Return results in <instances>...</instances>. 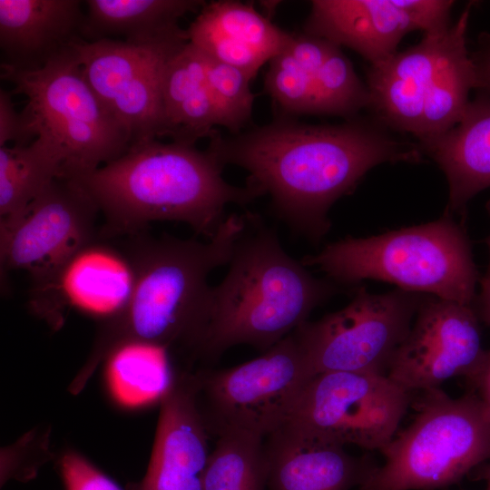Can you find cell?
I'll use <instances>...</instances> for the list:
<instances>
[{
	"mask_svg": "<svg viewBox=\"0 0 490 490\" xmlns=\"http://www.w3.org/2000/svg\"><path fill=\"white\" fill-rule=\"evenodd\" d=\"M313 376L295 331L250 361L198 372L197 402L208 432L266 437L290 418Z\"/></svg>",
	"mask_w": 490,
	"mask_h": 490,
	"instance_id": "obj_8",
	"label": "cell"
},
{
	"mask_svg": "<svg viewBox=\"0 0 490 490\" xmlns=\"http://www.w3.org/2000/svg\"><path fill=\"white\" fill-rule=\"evenodd\" d=\"M387 375L336 371L313 376L289 419L342 446L381 451L412 401Z\"/></svg>",
	"mask_w": 490,
	"mask_h": 490,
	"instance_id": "obj_10",
	"label": "cell"
},
{
	"mask_svg": "<svg viewBox=\"0 0 490 490\" xmlns=\"http://www.w3.org/2000/svg\"><path fill=\"white\" fill-rule=\"evenodd\" d=\"M485 208H486L487 212L490 215V200L486 202ZM485 244L489 251V262H488L487 270L485 276L490 278V235L485 239Z\"/></svg>",
	"mask_w": 490,
	"mask_h": 490,
	"instance_id": "obj_37",
	"label": "cell"
},
{
	"mask_svg": "<svg viewBox=\"0 0 490 490\" xmlns=\"http://www.w3.org/2000/svg\"><path fill=\"white\" fill-rule=\"evenodd\" d=\"M12 94L11 91H0V147L8 142L24 145L36 138L31 132L23 113L15 109Z\"/></svg>",
	"mask_w": 490,
	"mask_h": 490,
	"instance_id": "obj_32",
	"label": "cell"
},
{
	"mask_svg": "<svg viewBox=\"0 0 490 490\" xmlns=\"http://www.w3.org/2000/svg\"><path fill=\"white\" fill-rule=\"evenodd\" d=\"M470 5L446 31L426 97L417 137L422 144L441 136L460 122L470 102L469 93L475 89V67L466 45Z\"/></svg>",
	"mask_w": 490,
	"mask_h": 490,
	"instance_id": "obj_24",
	"label": "cell"
},
{
	"mask_svg": "<svg viewBox=\"0 0 490 490\" xmlns=\"http://www.w3.org/2000/svg\"><path fill=\"white\" fill-rule=\"evenodd\" d=\"M208 433L198 407L195 375L174 376L161 400L146 474L129 490H203L211 452Z\"/></svg>",
	"mask_w": 490,
	"mask_h": 490,
	"instance_id": "obj_15",
	"label": "cell"
},
{
	"mask_svg": "<svg viewBox=\"0 0 490 490\" xmlns=\"http://www.w3.org/2000/svg\"><path fill=\"white\" fill-rule=\"evenodd\" d=\"M64 156L52 136L39 132L28 144L0 147V221L21 213L55 179Z\"/></svg>",
	"mask_w": 490,
	"mask_h": 490,
	"instance_id": "obj_25",
	"label": "cell"
},
{
	"mask_svg": "<svg viewBox=\"0 0 490 490\" xmlns=\"http://www.w3.org/2000/svg\"><path fill=\"white\" fill-rule=\"evenodd\" d=\"M106 380L122 406L139 407L162 400L173 381L169 349L143 341H126L106 356Z\"/></svg>",
	"mask_w": 490,
	"mask_h": 490,
	"instance_id": "obj_26",
	"label": "cell"
},
{
	"mask_svg": "<svg viewBox=\"0 0 490 490\" xmlns=\"http://www.w3.org/2000/svg\"><path fill=\"white\" fill-rule=\"evenodd\" d=\"M83 31L86 42L122 38L128 44L148 45L187 34L178 21L200 12V0H88Z\"/></svg>",
	"mask_w": 490,
	"mask_h": 490,
	"instance_id": "obj_22",
	"label": "cell"
},
{
	"mask_svg": "<svg viewBox=\"0 0 490 490\" xmlns=\"http://www.w3.org/2000/svg\"><path fill=\"white\" fill-rule=\"evenodd\" d=\"M300 261L338 286L381 280L467 306L474 305L480 280L468 236L446 211L428 223L341 239Z\"/></svg>",
	"mask_w": 490,
	"mask_h": 490,
	"instance_id": "obj_5",
	"label": "cell"
},
{
	"mask_svg": "<svg viewBox=\"0 0 490 490\" xmlns=\"http://www.w3.org/2000/svg\"><path fill=\"white\" fill-rule=\"evenodd\" d=\"M188 34L136 45L122 40H81L74 44L89 83L128 132L132 146L166 136L161 94L169 58Z\"/></svg>",
	"mask_w": 490,
	"mask_h": 490,
	"instance_id": "obj_11",
	"label": "cell"
},
{
	"mask_svg": "<svg viewBox=\"0 0 490 490\" xmlns=\"http://www.w3.org/2000/svg\"><path fill=\"white\" fill-rule=\"evenodd\" d=\"M245 225L244 213L230 214L206 242L170 235H138L127 251L136 271L125 309L103 322L90 357L76 377L84 386L98 364L117 345L143 341L170 349L181 345L194 353L209 318L211 272L226 266Z\"/></svg>",
	"mask_w": 490,
	"mask_h": 490,
	"instance_id": "obj_3",
	"label": "cell"
},
{
	"mask_svg": "<svg viewBox=\"0 0 490 490\" xmlns=\"http://www.w3.org/2000/svg\"><path fill=\"white\" fill-rule=\"evenodd\" d=\"M60 470L65 490H122L85 457L74 451L62 456Z\"/></svg>",
	"mask_w": 490,
	"mask_h": 490,
	"instance_id": "obj_31",
	"label": "cell"
},
{
	"mask_svg": "<svg viewBox=\"0 0 490 490\" xmlns=\"http://www.w3.org/2000/svg\"><path fill=\"white\" fill-rule=\"evenodd\" d=\"M330 47L321 38L298 35L269 62L265 88L284 111L319 113L317 74Z\"/></svg>",
	"mask_w": 490,
	"mask_h": 490,
	"instance_id": "obj_27",
	"label": "cell"
},
{
	"mask_svg": "<svg viewBox=\"0 0 490 490\" xmlns=\"http://www.w3.org/2000/svg\"><path fill=\"white\" fill-rule=\"evenodd\" d=\"M478 320L473 306L427 296L387 376L411 393L438 388L454 377H469L486 351Z\"/></svg>",
	"mask_w": 490,
	"mask_h": 490,
	"instance_id": "obj_13",
	"label": "cell"
},
{
	"mask_svg": "<svg viewBox=\"0 0 490 490\" xmlns=\"http://www.w3.org/2000/svg\"><path fill=\"white\" fill-rule=\"evenodd\" d=\"M203 55L217 126L238 134L251 118L255 99L250 88L252 79L238 67Z\"/></svg>",
	"mask_w": 490,
	"mask_h": 490,
	"instance_id": "obj_30",
	"label": "cell"
},
{
	"mask_svg": "<svg viewBox=\"0 0 490 490\" xmlns=\"http://www.w3.org/2000/svg\"><path fill=\"white\" fill-rule=\"evenodd\" d=\"M448 28L425 34L417 44L371 65L367 85L369 107L384 123L418 137L426 97Z\"/></svg>",
	"mask_w": 490,
	"mask_h": 490,
	"instance_id": "obj_20",
	"label": "cell"
},
{
	"mask_svg": "<svg viewBox=\"0 0 490 490\" xmlns=\"http://www.w3.org/2000/svg\"><path fill=\"white\" fill-rule=\"evenodd\" d=\"M319 113L353 117L370 106L369 92L350 61L332 44L317 74Z\"/></svg>",
	"mask_w": 490,
	"mask_h": 490,
	"instance_id": "obj_29",
	"label": "cell"
},
{
	"mask_svg": "<svg viewBox=\"0 0 490 490\" xmlns=\"http://www.w3.org/2000/svg\"><path fill=\"white\" fill-rule=\"evenodd\" d=\"M470 55L475 73V89L490 95V34L479 35L476 49Z\"/></svg>",
	"mask_w": 490,
	"mask_h": 490,
	"instance_id": "obj_33",
	"label": "cell"
},
{
	"mask_svg": "<svg viewBox=\"0 0 490 490\" xmlns=\"http://www.w3.org/2000/svg\"><path fill=\"white\" fill-rule=\"evenodd\" d=\"M414 421L380 452L358 490H435L490 460V412L474 391L450 397L423 392Z\"/></svg>",
	"mask_w": 490,
	"mask_h": 490,
	"instance_id": "obj_6",
	"label": "cell"
},
{
	"mask_svg": "<svg viewBox=\"0 0 490 490\" xmlns=\"http://www.w3.org/2000/svg\"><path fill=\"white\" fill-rule=\"evenodd\" d=\"M267 490H349L377 466L289 419L264 438Z\"/></svg>",
	"mask_w": 490,
	"mask_h": 490,
	"instance_id": "obj_16",
	"label": "cell"
},
{
	"mask_svg": "<svg viewBox=\"0 0 490 490\" xmlns=\"http://www.w3.org/2000/svg\"><path fill=\"white\" fill-rule=\"evenodd\" d=\"M466 380L490 412V349L485 351L481 364Z\"/></svg>",
	"mask_w": 490,
	"mask_h": 490,
	"instance_id": "obj_34",
	"label": "cell"
},
{
	"mask_svg": "<svg viewBox=\"0 0 490 490\" xmlns=\"http://www.w3.org/2000/svg\"><path fill=\"white\" fill-rule=\"evenodd\" d=\"M222 280L210 294L209 318L197 355L215 358L238 345L268 350L339 292L289 255L259 214L244 213Z\"/></svg>",
	"mask_w": 490,
	"mask_h": 490,
	"instance_id": "obj_4",
	"label": "cell"
},
{
	"mask_svg": "<svg viewBox=\"0 0 490 490\" xmlns=\"http://www.w3.org/2000/svg\"><path fill=\"white\" fill-rule=\"evenodd\" d=\"M426 296L396 289L373 294L358 287L343 309L294 331L313 375L366 372L387 375Z\"/></svg>",
	"mask_w": 490,
	"mask_h": 490,
	"instance_id": "obj_9",
	"label": "cell"
},
{
	"mask_svg": "<svg viewBox=\"0 0 490 490\" xmlns=\"http://www.w3.org/2000/svg\"><path fill=\"white\" fill-rule=\"evenodd\" d=\"M208 149L219 162L248 172L247 185L268 194L276 215L294 232L318 243L328 232L333 203L351 192L373 167L416 162L420 153L382 128L350 120L309 125L278 120L222 137L216 131Z\"/></svg>",
	"mask_w": 490,
	"mask_h": 490,
	"instance_id": "obj_1",
	"label": "cell"
},
{
	"mask_svg": "<svg viewBox=\"0 0 490 490\" xmlns=\"http://www.w3.org/2000/svg\"><path fill=\"white\" fill-rule=\"evenodd\" d=\"M136 279L133 260L96 238L82 246L48 275L33 280L29 304L54 322L65 309L110 320L127 306Z\"/></svg>",
	"mask_w": 490,
	"mask_h": 490,
	"instance_id": "obj_14",
	"label": "cell"
},
{
	"mask_svg": "<svg viewBox=\"0 0 490 490\" xmlns=\"http://www.w3.org/2000/svg\"><path fill=\"white\" fill-rule=\"evenodd\" d=\"M100 211L74 179H55L17 216L0 221L5 270H23L32 281L51 273L94 238Z\"/></svg>",
	"mask_w": 490,
	"mask_h": 490,
	"instance_id": "obj_12",
	"label": "cell"
},
{
	"mask_svg": "<svg viewBox=\"0 0 490 490\" xmlns=\"http://www.w3.org/2000/svg\"><path fill=\"white\" fill-rule=\"evenodd\" d=\"M422 145L446 177V212L465 214L468 201L490 187V95L470 100L455 127Z\"/></svg>",
	"mask_w": 490,
	"mask_h": 490,
	"instance_id": "obj_21",
	"label": "cell"
},
{
	"mask_svg": "<svg viewBox=\"0 0 490 490\" xmlns=\"http://www.w3.org/2000/svg\"><path fill=\"white\" fill-rule=\"evenodd\" d=\"M479 285L480 292L476 295L474 309L478 318L490 326V278L484 275L480 278Z\"/></svg>",
	"mask_w": 490,
	"mask_h": 490,
	"instance_id": "obj_35",
	"label": "cell"
},
{
	"mask_svg": "<svg viewBox=\"0 0 490 490\" xmlns=\"http://www.w3.org/2000/svg\"><path fill=\"white\" fill-rule=\"evenodd\" d=\"M78 0H0L1 69L34 72L84 40Z\"/></svg>",
	"mask_w": 490,
	"mask_h": 490,
	"instance_id": "obj_17",
	"label": "cell"
},
{
	"mask_svg": "<svg viewBox=\"0 0 490 490\" xmlns=\"http://www.w3.org/2000/svg\"><path fill=\"white\" fill-rule=\"evenodd\" d=\"M1 76L13 84V93L27 98L22 113L34 136L44 132L61 145L64 178L91 172L132 146L126 130L86 79L74 47L40 70L1 69Z\"/></svg>",
	"mask_w": 490,
	"mask_h": 490,
	"instance_id": "obj_7",
	"label": "cell"
},
{
	"mask_svg": "<svg viewBox=\"0 0 490 490\" xmlns=\"http://www.w3.org/2000/svg\"><path fill=\"white\" fill-rule=\"evenodd\" d=\"M474 477L485 482L486 490H490V460L480 465L474 470Z\"/></svg>",
	"mask_w": 490,
	"mask_h": 490,
	"instance_id": "obj_36",
	"label": "cell"
},
{
	"mask_svg": "<svg viewBox=\"0 0 490 490\" xmlns=\"http://www.w3.org/2000/svg\"><path fill=\"white\" fill-rule=\"evenodd\" d=\"M223 165L207 148L152 139L134 144L121 157L74 178L104 217L105 235H134L152 221L188 224L211 239L230 204L246 206L259 193L222 176Z\"/></svg>",
	"mask_w": 490,
	"mask_h": 490,
	"instance_id": "obj_2",
	"label": "cell"
},
{
	"mask_svg": "<svg viewBox=\"0 0 490 490\" xmlns=\"http://www.w3.org/2000/svg\"><path fill=\"white\" fill-rule=\"evenodd\" d=\"M166 136L195 144L217 126L203 54L189 41L167 61L161 83Z\"/></svg>",
	"mask_w": 490,
	"mask_h": 490,
	"instance_id": "obj_23",
	"label": "cell"
},
{
	"mask_svg": "<svg viewBox=\"0 0 490 490\" xmlns=\"http://www.w3.org/2000/svg\"><path fill=\"white\" fill-rule=\"evenodd\" d=\"M186 31L203 54L238 67L251 79L292 36L252 5L229 0L206 3Z\"/></svg>",
	"mask_w": 490,
	"mask_h": 490,
	"instance_id": "obj_18",
	"label": "cell"
},
{
	"mask_svg": "<svg viewBox=\"0 0 490 490\" xmlns=\"http://www.w3.org/2000/svg\"><path fill=\"white\" fill-rule=\"evenodd\" d=\"M415 27L400 0H314L308 34L348 47L376 65L397 53Z\"/></svg>",
	"mask_w": 490,
	"mask_h": 490,
	"instance_id": "obj_19",
	"label": "cell"
},
{
	"mask_svg": "<svg viewBox=\"0 0 490 490\" xmlns=\"http://www.w3.org/2000/svg\"><path fill=\"white\" fill-rule=\"evenodd\" d=\"M264 438L240 430L217 436L205 471L203 490H267Z\"/></svg>",
	"mask_w": 490,
	"mask_h": 490,
	"instance_id": "obj_28",
	"label": "cell"
}]
</instances>
